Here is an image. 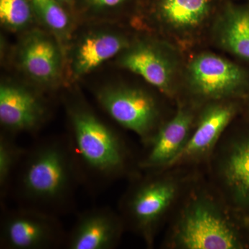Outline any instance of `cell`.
I'll list each match as a JSON object with an SVG mask.
<instances>
[{"label":"cell","instance_id":"obj_1","mask_svg":"<svg viewBox=\"0 0 249 249\" xmlns=\"http://www.w3.org/2000/svg\"><path fill=\"white\" fill-rule=\"evenodd\" d=\"M80 185L81 170L68 137H52L26 150L9 193L19 206L58 217L73 207Z\"/></svg>","mask_w":249,"mask_h":249},{"label":"cell","instance_id":"obj_2","mask_svg":"<svg viewBox=\"0 0 249 249\" xmlns=\"http://www.w3.org/2000/svg\"><path fill=\"white\" fill-rule=\"evenodd\" d=\"M67 135L81 170L83 185L103 188L125 171L124 142L80 98L67 101Z\"/></svg>","mask_w":249,"mask_h":249},{"label":"cell","instance_id":"obj_3","mask_svg":"<svg viewBox=\"0 0 249 249\" xmlns=\"http://www.w3.org/2000/svg\"><path fill=\"white\" fill-rule=\"evenodd\" d=\"M0 226V248L54 249L65 247L67 233L58 217L19 206L4 209Z\"/></svg>","mask_w":249,"mask_h":249},{"label":"cell","instance_id":"obj_4","mask_svg":"<svg viewBox=\"0 0 249 249\" xmlns=\"http://www.w3.org/2000/svg\"><path fill=\"white\" fill-rule=\"evenodd\" d=\"M95 97L107 115L124 128L145 142L153 135L160 109L152 93L137 87L111 85L96 90Z\"/></svg>","mask_w":249,"mask_h":249},{"label":"cell","instance_id":"obj_5","mask_svg":"<svg viewBox=\"0 0 249 249\" xmlns=\"http://www.w3.org/2000/svg\"><path fill=\"white\" fill-rule=\"evenodd\" d=\"M224 0H150L152 19L163 32L178 42L199 35L215 20Z\"/></svg>","mask_w":249,"mask_h":249},{"label":"cell","instance_id":"obj_6","mask_svg":"<svg viewBox=\"0 0 249 249\" xmlns=\"http://www.w3.org/2000/svg\"><path fill=\"white\" fill-rule=\"evenodd\" d=\"M122 68L142 77L161 92H174L179 63L173 47L150 40L132 41L119 55Z\"/></svg>","mask_w":249,"mask_h":249},{"label":"cell","instance_id":"obj_7","mask_svg":"<svg viewBox=\"0 0 249 249\" xmlns=\"http://www.w3.org/2000/svg\"><path fill=\"white\" fill-rule=\"evenodd\" d=\"M47 101L40 91L14 82L0 86V124L2 132L16 137L35 134L48 121Z\"/></svg>","mask_w":249,"mask_h":249},{"label":"cell","instance_id":"obj_8","mask_svg":"<svg viewBox=\"0 0 249 249\" xmlns=\"http://www.w3.org/2000/svg\"><path fill=\"white\" fill-rule=\"evenodd\" d=\"M188 88L199 97L222 100L238 92L246 75L241 67L219 55L201 53L193 58L186 69Z\"/></svg>","mask_w":249,"mask_h":249},{"label":"cell","instance_id":"obj_9","mask_svg":"<svg viewBox=\"0 0 249 249\" xmlns=\"http://www.w3.org/2000/svg\"><path fill=\"white\" fill-rule=\"evenodd\" d=\"M18 66L42 89L56 86L61 78L63 58L55 36L39 29L27 31L17 51Z\"/></svg>","mask_w":249,"mask_h":249},{"label":"cell","instance_id":"obj_10","mask_svg":"<svg viewBox=\"0 0 249 249\" xmlns=\"http://www.w3.org/2000/svg\"><path fill=\"white\" fill-rule=\"evenodd\" d=\"M178 243L187 249H233L240 247L237 236L213 208L196 203L187 211L178 230Z\"/></svg>","mask_w":249,"mask_h":249},{"label":"cell","instance_id":"obj_11","mask_svg":"<svg viewBox=\"0 0 249 249\" xmlns=\"http://www.w3.org/2000/svg\"><path fill=\"white\" fill-rule=\"evenodd\" d=\"M175 193L176 186L169 181L153 179L140 183L123 202L124 214L148 240Z\"/></svg>","mask_w":249,"mask_h":249},{"label":"cell","instance_id":"obj_12","mask_svg":"<svg viewBox=\"0 0 249 249\" xmlns=\"http://www.w3.org/2000/svg\"><path fill=\"white\" fill-rule=\"evenodd\" d=\"M124 222L109 207L93 208L80 213L65 247L68 249H113L120 240Z\"/></svg>","mask_w":249,"mask_h":249},{"label":"cell","instance_id":"obj_13","mask_svg":"<svg viewBox=\"0 0 249 249\" xmlns=\"http://www.w3.org/2000/svg\"><path fill=\"white\" fill-rule=\"evenodd\" d=\"M132 40L122 33L108 29L89 31L71 49L70 70L72 79L89 74L104 62L118 56Z\"/></svg>","mask_w":249,"mask_h":249},{"label":"cell","instance_id":"obj_14","mask_svg":"<svg viewBox=\"0 0 249 249\" xmlns=\"http://www.w3.org/2000/svg\"><path fill=\"white\" fill-rule=\"evenodd\" d=\"M193 121V113L189 109L179 108L176 115L147 141L150 149L140 166L155 169L169 165L186 144Z\"/></svg>","mask_w":249,"mask_h":249},{"label":"cell","instance_id":"obj_15","mask_svg":"<svg viewBox=\"0 0 249 249\" xmlns=\"http://www.w3.org/2000/svg\"><path fill=\"white\" fill-rule=\"evenodd\" d=\"M235 114V107L231 103H217L206 108L191 138L170 164L209 151Z\"/></svg>","mask_w":249,"mask_h":249},{"label":"cell","instance_id":"obj_16","mask_svg":"<svg viewBox=\"0 0 249 249\" xmlns=\"http://www.w3.org/2000/svg\"><path fill=\"white\" fill-rule=\"evenodd\" d=\"M213 24L219 46L249 61V10L226 1Z\"/></svg>","mask_w":249,"mask_h":249},{"label":"cell","instance_id":"obj_17","mask_svg":"<svg viewBox=\"0 0 249 249\" xmlns=\"http://www.w3.org/2000/svg\"><path fill=\"white\" fill-rule=\"evenodd\" d=\"M223 175L236 197L249 203V139L232 147L224 162Z\"/></svg>","mask_w":249,"mask_h":249},{"label":"cell","instance_id":"obj_18","mask_svg":"<svg viewBox=\"0 0 249 249\" xmlns=\"http://www.w3.org/2000/svg\"><path fill=\"white\" fill-rule=\"evenodd\" d=\"M36 17L58 40L69 37L72 29L70 15L58 0H31Z\"/></svg>","mask_w":249,"mask_h":249},{"label":"cell","instance_id":"obj_19","mask_svg":"<svg viewBox=\"0 0 249 249\" xmlns=\"http://www.w3.org/2000/svg\"><path fill=\"white\" fill-rule=\"evenodd\" d=\"M14 136L1 131L0 135V195L4 199L9 195L15 174L25 149L18 145Z\"/></svg>","mask_w":249,"mask_h":249},{"label":"cell","instance_id":"obj_20","mask_svg":"<svg viewBox=\"0 0 249 249\" xmlns=\"http://www.w3.org/2000/svg\"><path fill=\"white\" fill-rule=\"evenodd\" d=\"M35 18L31 0H0V19L9 30L24 31Z\"/></svg>","mask_w":249,"mask_h":249},{"label":"cell","instance_id":"obj_21","mask_svg":"<svg viewBox=\"0 0 249 249\" xmlns=\"http://www.w3.org/2000/svg\"><path fill=\"white\" fill-rule=\"evenodd\" d=\"M130 0H83L87 7L96 14L112 12L125 6Z\"/></svg>","mask_w":249,"mask_h":249},{"label":"cell","instance_id":"obj_22","mask_svg":"<svg viewBox=\"0 0 249 249\" xmlns=\"http://www.w3.org/2000/svg\"><path fill=\"white\" fill-rule=\"evenodd\" d=\"M62 4H71L73 0H58Z\"/></svg>","mask_w":249,"mask_h":249}]
</instances>
